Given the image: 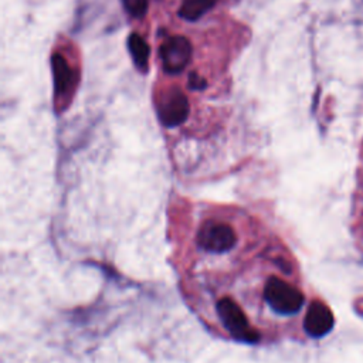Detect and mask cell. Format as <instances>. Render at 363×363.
<instances>
[{"instance_id":"6da1fadb","label":"cell","mask_w":363,"mask_h":363,"mask_svg":"<svg viewBox=\"0 0 363 363\" xmlns=\"http://www.w3.org/2000/svg\"><path fill=\"white\" fill-rule=\"evenodd\" d=\"M167 237L180 294L213 335L267 346L306 315L291 251L247 208L173 196Z\"/></svg>"},{"instance_id":"7a4b0ae2","label":"cell","mask_w":363,"mask_h":363,"mask_svg":"<svg viewBox=\"0 0 363 363\" xmlns=\"http://www.w3.org/2000/svg\"><path fill=\"white\" fill-rule=\"evenodd\" d=\"M190 105L187 96L177 88L163 92L157 101V116L166 129H176L189 119Z\"/></svg>"},{"instance_id":"3957f363","label":"cell","mask_w":363,"mask_h":363,"mask_svg":"<svg viewBox=\"0 0 363 363\" xmlns=\"http://www.w3.org/2000/svg\"><path fill=\"white\" fill-rule=\"evenodd\" d=\"M162 67L167 74L182 72L190 61L191 44L183 35H170L159 48Z\"/></svg>"},{"instance_id":"277c9868","label":"cell","mask_w":363,"mask_h":363,"mask_svg":"<svg viewBox=\"0 0 363 363\" xmlns=\"http://www.w3.org/2000/svg\"><path fill=\"white\" fill-rule=\"evenodd\" d=\"M333 325L335 318L330 308L325 302L313 299L305 315L303 332L311 337H322L333 329Z\"/></svg>"},{"instance_id":"5b68a950","label":"cell","mask_w":363,"mask_h":363,"mask_svg":"<svg viewBox=\"0 0 363 363\" xmlns=\"http://www.w3.org/2000/svg\"><path fill=\"white\" fill-rule=\"evenodd\" d=\"M51 71L54 78V91L58 96H65L75 82V74L62 54L54 52L51 55Z\"/></svg>"},{"instance_id":"8992f818","label":"cell","mask_w":363,"mask_h":363,"mask_svg":"<svg viewBox=\"0 0 363 363\" xmlns=\"http://www.w3.org/2000/svg\"><path fill=\"white\" fill-rule=\"evenodd\" d=\"M128 50H129V54H130L136 68L142 72H146L147 67H149L150 48H149L147 43L145 41V38L142 35H139L138 33H132L128 37Z\"/></svg>"},{"instance_id":"52a82bcc","label":"cell","mask_w":363,"mask_h":363,"mask_svg":"<svg viewBox=\"0 0 363 363\" xmlns=\"http://www.w3.org/2000/svg\"><path fill=\"white\" fill-rule=\"evenodd\" d=\"M216 3L217 0H183L179 9V16L187 21H196L213 9Z\"/></svg>"},{"instance_id":"ba28073f","label":"cell","mask_w":363,"mask_h":363,"mask_svg":"<svg viewBox=\"0 0 363 363\" xmlns=\"http://www.w3.org/2000/svg\"><path fill=\"white\" fill-rule=\"evenodd\" d=\"M123 9L136 18H140L145 16L147 10V0H121Z\"/></svg>"},{"instance_id":"9c48e42d","label":"cell","mask_w":363,"mask_h":363,"mask_svg":"<svg viewBox=\"0 0 363 363\" xmlns=\"http://www.w3.org/2000/svg\"><path fill=\"white\" fill-rule=\"evenodd\" d=\"M189 88L193 91H199V89H204L207 86V82L203 77H200L197 72H190L189 75V81H187Z\"/></svg>"}]
</instances>
